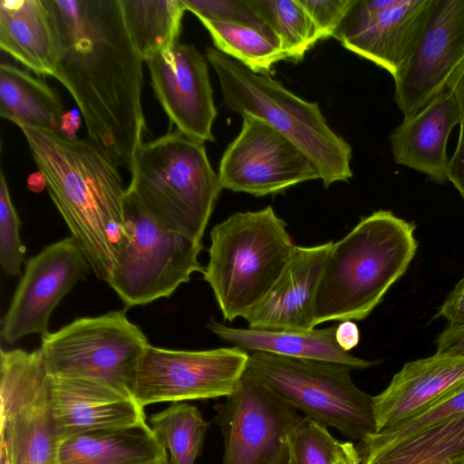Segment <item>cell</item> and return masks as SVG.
Returning a JSON list of instances; mask_svg holds the SVG:
<instances>
[{
  "mask_svg": "<svg viewBox=\"0 0 464 464\" xmlns=\"http://www.w3.org/2000/svg\"><path fill=\"white\" fill-rule=\"evenodd\" d=\"M208 329L221 340L246 352L330 362L349 366L353 370L372 367L381 361H369L343 350L335 340L336 325L310 330L270 331L235 328L212 321Z\"/></svg>",
  "mask_w": 464,
  "mask_h": 464,
  "instance_id": "obj_22",
  "label": "cell"
},
{
  "mask_svg": "<svg viewBox=\"0 0 464 464\" xmlns=\"http://www.w3.org/2000/svg\"><path fill=\"white\" fill-rule=\"evenodd\" d=\"M360 464H463L464 413L396 443L361 446Z\"/></svg>",
  "mask_w": 464,
  "mask_h": 464,
  "instance_id": "obj_26",
  "label": "cell"
},
{
  "mask_svg": "<svg viewBox=\"0 0 464 464\" xmlns=\"http://www.w3.org/2000/svg\"><path fill=\"white\" fill-rule=\"evenodd\" d=\"M333 241L295 246L282 275L263 303L246 319L249 328L310 330L324 266Z\"/></svg>",
  "mask_w": 464,
  "mask_h": 464,
  "instance_id": "obj_19",
  "label": "cell"
},
{
  "mask_svg": "<svg viewBox=\"0 0 464 464\" xmlns=\"http://www.w3.org/2000/svg\"><path fill=\"white\" fill-rule=\"evenodd\" d=\"M288 464V463H287Z\"/></svg>",
  "mask_w": 464,
  "mask_h": 464,
  "instance_id": "obj_45",
  "label": "cell"
},
{
  "mask_svg": "<svg viewBox=\"0 0 464 464\" xmlns=\"http://www.w3.org/2000/svg\"><path fill=\"white\" fill-rule=\"evenodd\" d=\"M162 464H171L169 459H166Z\"/></svg>",
  "mask_w": 464,
  "mask_h": 464,
  "instance_id": "obj_43",
  "label": "cell"
},
{
  "mask_svg": "<svg viewBox=\"0 0 464 464\" xmlns=\"http://www.w3.org/2000/svg\"><path fill=\"white\" fill-rule=\"evenodd\" d=\"M129 36L144 62L179 42L186 10L181 0H120Z\"/></svg>",
  "mask_w": 464,
  "mask_h": 464,
  "instance_id": "obj_27",
  "label": "cell"
},
{
  "mask_svg": "<svg viewBox=\"0 0 464 464\" xmlns=\"http://www.w3.org/2000/svg\"><path fill=\"white\" fill-rule=\"evenodd\" d=\"M0 460L5 464H58L61 438L48 384L38 395L0 414Z\"/></svg>",
  "mask_w": 464,
  "mask_h": 464,
  "instance_id": "obj_23",
  "label": "cell"
},
{
  "mask_svg": "<svg viewBox=\"0 0 464 464\" xmlns=\"http://www.w3.org/2000/svg\"><path fill=\"white\" fill-rule=\"evenodd\" d=\"M215 48L257 73H270L273 65L287 60L282 48L255 29L198 17Z\"/></svg>",
  "mask_w": 464,
  "mask_h": 464,
  "instance_id": "obj_30",
  "label": "cell"
},
{
  "mask_svg": "<svg viewBox=\"0 0 464 464\" xmlns=\"http://www.w3.org/2000/svg\"><path fill=\"white\" fill-rule=\"evenodd\" d=\"M21 221L13 204L7 182L0 173V264L10 276L21 274L25 247L20 237Z\"/></svg>",
  "mask_w": 464,
  "mask_h": 464,
  "instance_id": "obj_33",
  "label": "cell"
},
{
  "mask_svg": "<svg viewBox=\"0 0 464 464\" xmlns=\"http://www.w3.org/2000/svg\"><path fill=\"white\" fill-rule=\"evenodd\" d=\"M447 179L464 199V121L459 124V135L457 147L447 168Z\"/></svg>",
  "mask_w": 464,
  "mask_h": 464,
  "instance_id": "obj_38",
  "label": "cell"
},
{
  "mask_svg": "<svg viewBox=\"0 0 464 464\" xmlns=\"http://www.w3.org/2000/svg\"><path fill=\"white\" fill-rule=\"evenodd\" d=\"M60 36L54 73L74 99L88 136L130 169L146 130L143 60L120 0H48Z\"/></svg>",
  "mask_w": 464,
  "mask_h": 464,
  "instance_id": "obj_1",
  "label": "cell"
},
{
  "mask_svg": "<svg viewBox=\"0 0 464 464\" xmlns=\"http://www.w3.org/2000/svg\"><path fill=\"white\" fill-rule=\"evenodd\" d=\"M0 48L34 73L53 77L61 44L49 1L1 0Z\"/></svg>",
  "mask_w": 464,
  "mask_h": 464,
  "instance_id": "obj_21",
  "label": "cell"
},
{
  "mask_svg": "<svg viewBox=\"0 0 464 464\" xmlns=\"http://www.w3.org/2000/svg\"><path fill=\"white\" fill-rule=\"evenodd\" d=\"M464 413V382L420 414L391 429L373 432L361 442L366 447L396 443L415 433Z\"/></svg>",
  "mask_w": 464,
  "mask_h": 464,
  "instance_id": "obj_31",
  "label": "cell"
},
{
  "mask_svg": "<svg viewBox=\"0 0 464 464\" xmlns=\"http://www.w3.org/2000/svg\"><path fill=\"white\" fill-rule=\"evenodd\" d=\"M452 90L455 92L459 105L462 121H464V70L462 71L459 78L452 87Z\"/></svg>",
  "mask_w": 464,
  "mask_h": 464,
  "instance_id": "obj_41",
  "label": "cell"
},
{
  "mask_svg": "<svg viewBox=\"0 0 464 464\" xmlns=\"http://www.w3.org/2000/svg\"><path fill=\"white\" fill-rule=\"evenodd\" d=\"M335 340L338 345L345 352L356 347L360 342V330L358 325L351 320L340 322L336 325Z\"/></svg>",
  "mask_w": 464,
  "mask_h": 464,
  "instance_id": "obj_39",
  "label": "cell"
},
{
  "mask_svg": "<svg viewBox=\"0 0 464 464\" xmlns=\"http://www.w3.org/2000/svg\"><path fill=\"white\" fill-rule=\"evenodd\" d=\"M442 317L448 325H464V273L455 287L449 293L434 318Z\"/></svg>",
  "mask_w": 464,
  "mask_h": 464,
  "instance_id": "obj_36",
  "label": "cell"
},
{
  "mask_svg": "<svg viewBox=\"0 0 464 464\" xmlns=\"http://www.w3.org/2000/svg\"><path fill=\"white\" fill-rule=\"evenodd\" d=\"M224 103L232 111L262 119L295 142L314 163L325 188L353 177L352 146L328 125L317 102H307L216 48L206 49Z\"/></svg>",
  "mask_w": 464,
  "mask_h": 464,
  "instance_id": "obj_6",
  "label": "cell"
},
{
  "mask_svg": "<svg viewBox=\"0 0 464 464\" xmlns=\"http://www.w3.org/2000/svg\"><path fill=\"white\" fill-rule=\"evenodd\" d=\"M462 117L450 89L414 115L404 118L390 134L393 160L428 176L438 184L448 181L447 142Z\"/></svg>",
  "mask_w": 464,
  "mask_h": 464,
  "instance_id": "obj_20",
  "label": "cell"
},
{
  "mask_svg": "<svg viewBox=\"0 0 464 464\" xmlns=\"http://www.w3.org/2000/svg\"><path fill=\"white\" fill-rule=\"evenodd\" d=\"M432 0H352L333 37L394 78L411 57Z\"/></svg>",
  "mask_w": 464,
  "mask_h": 464,
  "instance_id": "obj_15",
  "label": "cell"
},
{
  "mask_svg": "<svg viewBox=\"0 0 464 464\" xmlns=\"http://www.w3.org/2000/svg\"><path fill=\"white\" fill-rule=\"evenodd\" d=\"M352 0H300L319 39L333 37Z\"/></svg>",
  "mask_w": 464,
  "mask_h": 464,
  "instance_id": "obj_35",
  "label": "cell"
},
{
  "mask_svg": "<svg viewBox=\"0 0 464 464\" xmlns=\"http://www.w3.org/2000/svg\"><path fill=\"white\" fill-rule=\"evenodd\" d=\"M334 464H360L358 450L353 442H341Z\"/></svg>",
  "mask_w": 464,
  "mask_h": 464,
  "instance_id": "obj_40",
  "label": "cell"
},
{
  "mask_svg": "<svg viewBox=\"0 0 464 464\" xmlns=\"http://www.w3.org/2000/svg\"><path fill=\"white\" fill-rule=\"evenodd\" d=\"M301 418L246 371L218 412L222 464H287L289 435Z\"/></svg>",
  "mask_w": 464,
  "mask_h": 464,
  "instance_id": "obj_12",
  "label": "cell"
},
{
  "mask_svg": "<svg viewBox=\"0 0 464 464\" xmlns=\"http://www.w3.org/2000/svg\"><path fill=\"white\" fill-rule=\"evenodd\" d=\"M436 353L464 356V325H448L435 340Z\"/></svg>",
  "mask_w": 464,
  "mask_h": 464,
  "instance_id": "obj_37",
  "label": "cell"
},
{
  "mask_svg": "<svg viewBox=\"0 0 464 464\" xmlns=\"http://www.w3.org/2000/svg\"><path fill=\"white\" fill-rule=\"evenodd\" d=\"M202 273L225 321L246 319L282 275L294 248L285 221L271 206L236 212L210 231Z\"/></svg>",
  "mask_w": 464,
  "mask_h": 464,
  "instance_id": "obj_5",
  "label": "cell"
},
{
  "mask_svg": "<svg viewBox=\"0 0 464 464\" xmlns=\"http://www.w3.org/2000/svg\"><path fill=\"white\" fill-rule=\"evenodd\" d=\"M90 269L83 251L72 236L46 246L26 260L2 319V342L12 344L28 334L48 333L53 311Z\"/></svg>",
  "mask_w": 464,
  "mask_h": 464,
  "instance_id": "obj_14",
  "label": "cell"
},
{
  "mask_svg": "<svg viewBox=\"0 0 464 464\" xmlns=\"http://www.w3.org/2000/svg\"><path fill=\"white\" fill-rule=\"evenodd\" d=\"M149 344L126 311L117 310L43 334L40 350L50 376L92 380L132 397L133 372Z\"/></svg>",
  "mask_w": 464,
  "mask_h": 464,
  "instance_id": "obj_9",
  "label": "cell"
},
{
  "mask_svg": "<svg viewBox=\"0 0 464 464\" xmlns=\"http://www.w3.org/2000/svg\"><path fill=\"white\" fill-rule=\"evenodd\" d=\"M126 192L164 228L202 242L223 189L203 142L179 130L143 142Z\"/></svg>",
  "mask_w": 464,
  "mask_h": 464,
  "instance_id": "obj_4",
  "label": "cell"
},
{
  "mask_svg": "<svg viewBox=\"0 0 464 464\" xmlns=\"http://www.w3.org/2000/svg\"><path fill=\"white\" fill-rule=\"evenodd\" d=\"M463 464H464V462H463Z\"/></svg>",
  "mask_w": 464,
  "mask_h": 464,
  "instance_id": "obj_44",
  "label": "cell"
},
{
  "mask_svg": "<svg viewBox=\"0 0 464 464\" xmlns=\"http://www.w3.org/2000/svg\"><path fill=\"white\" fill-rule=\"evenodd\" d=\"M464 382V356L435 353L406 362L389 385L373 396L375 432L425 411Z\"/></svg>",
  "mask_w": 464,
  "mask_h": 464,
  "instance_id": "obj_18",
  "label": "cell"
},
{
  "mask_svg": "<svg viewBox=\"0 0 464 464\" xmlns=\"http://www.w3.org/2000/svg\"><path fill=\"white\" fill-rule=\"evenodd\" d=\"M48 396L61 440L146 422L132 397L88 379L50 376Z\"/></svg>",
  "mask_w": 464,
  "mask_h": 464,
  "instance_id": "obj_17",
  "label": "cell"
},
{
  "mask_svg": "<svg viewBox=\"0 0 464 464\" xmlns=\"http://www.w3.org/2000/svg\"><path fill=\"white\" fill-rule=\"evenodd\" d=\"M66 112L55 90L29 72L0 64V116L19 128L62 132Z\"/></svg>",
  "mask_w": 464,
  "mask_h": 464,
  "instance_id": "obj_25",
  "label": "cell"
},
{
  "mask_svg": "<svg viewBox=\"0 0 464 464\" xmlns=\"http://www.w3.org/2000/svg\"><path fill=\"white\" fill-rule=\"evenodd\" d=\"M341 442L327 427L302 416L288 439V464H334Z\"/></svg>",
  "mask_w": 464,
  "mask_h": 464,
  "instance_id": "obj_32",
  "label": "cell"
},
{
  "mask_svg": "<svg viewBox=\"0 0 464 464\" xmlns=\"http://www.w3.org/2000/svg\"><path fill=\"white\" fill-rule=\"evenodd\" d=\"M242 119L240 132L219 163L222 188L264 197L320 179L314 163L290 139L260 118L244 114Z\"/></svg>",
  "mask_w": 464,
  "mask_h": 464,
  "instance_id": "obj_11",
  "label": "cell"
},
{
  "mask_svg": "<svg viewBox=\"0 0 464 464\" xmlns=\"http://www.w3.org/2000/svg\"><path fill=\"white\" fill-rule=\"evenodd\" d=\"M44 187H45L44 179L40 171L36 173V180H33L32 179H28V188L34 191H40Z\"/></svg>",
  "mask_w": 464,
  "mask_h": 464,
  "instance_id": "obj_42",
  "label": "cell"
},
{
  "mask_svg": "<svg viewBox=\"0 0 464 464\" xmlns=\"http://www.w3.org/2000/svg\"><path fill=\"white\" fill-rule=\"evenodd\" d=\"M463 70L464 0H432L413 52L393 78V99L404 118L452 89Z\"/></svg>",
  "mask_w": 464,
  "mask_h": 464,
  "instance_id": "obj_13",
  "label": "cell"
},
{
  "mask_svg": "<svg viewBox=\"0 0 464 464\" xmlns=\"http://www.w3.org/2000/svg\"><path fill=\"white\" fill-rule=\"evenodd\" d=\"M50 198L98 279L108 281L125 236L118 164L89 137L21 127Z\"/></svg>",
  "mask_w": 464,
  "mask_h": 464,
  "instance_id": "obj_2",
  "label": "cell"
},
{
  "mask_svg": "<svg viewBox=\"0 0 464 464\" xmlns=\"http://www.w3.org/2000/svg\"><path fill=\"white\" fill-rule=\"evenodd\" d=\"M415 228L414 223L380 209L333 242L316 292L314 328L370 315L415 256Z\"/></svg>",
  "mask_w": 464,
  "mask_h": 464,
  "instance_id": "obj_3",
  "label": "cell"
},
{
  "mask_svg": "<svg viewBox=\"0 0 464 464\" xmlns=\"http://www.w3.org/2000/svg\"><path fill=\"white\" fill-rule=\"evenodd\" d=\"M150 426L169 450L171 464H195L208 429L197 407L174 402L150 416Z\"/></svg>",
  "mask_w": 464,
  "mask_h": 464,
  "instance_id": "obj_28",
  "label": "cell"
},
{
  "mask_svg": "<svg viewBox=\"0 0 464 464\" xmlns=\"http://www.w3.org/2000/svg\"><path fill=\"white\" fill-rule=\"evenodd\" d=\"M349 366L330 362L249 353L246 371L304 417L362 441L375 432L373 396L352 379Z\"/></svg>",
  "mask_w": 464,
  "mask_h": 464,
  "instance_id": "obj_7",
  "label": "cell"
},
{
  "mask_svg": "<svg viewBox=\"0 0 464 464\" xmlns=\"http://www.w3.org/2000/svg\"><path fill=\"white\" fill-rule=\"evenodd\" d=\"M246 3L276 36L287 60H302L320 41L300 0H246Z\"/></svg>",
  "mask_w": 464,
  "mask_h": 464,
  "instance_id": "obj_29",
  "label": "cell"
},
{
  "mask_svg": "<svg viewBox=\"0 0 464 464\" xmlns=\"http://www.w3.org/2000/svg\"><path fill=\"white\" fill-rule=\"evenodd\" d=\"M168 459L145 422L66 439L60 445L58 464H162Z\"/></svg>",
  "mask_w": 464,
  "mask_h": 464,
  "instance_id": "obj_24",
  "label": "cell"
},
{
  "mask_svg": "<svg viewBox=\"0 0 464 464\" xmlns=\"http://www.w3.org/2000/svg\"><path fill=\"white\" fill-rule=\"evenodd\" d=\"M186 10L197 17L255 29L273 43H280L273 32L249 7L246 0H181ZM283 50V49H282Z\"/></svg>",
  "mask_w": 464,
  "mask_h": 464,
  "instance_id": "obj_34",
  "label": "cell"
},
{
  "mask_svg": "<svg viewBox=\"0 0 464 464\" xmlns=\"http://www.w3.org/2000/svg\"><path fill=\"white\" fill-rule=\"evenodd\" d=\"M124 218L125 236L107 283L126 307L169 297L192 274L203 273L202 242L164 228L127 192Z\"/></svg>",
  "mask_w": 464,
  "mask_h": 464,
  "instance_id": "obj_8",
  "label": "cell"
},
{
  "mask_svg": "<svg viewBox=\"0 0 464 464\" xmlns=\"http://www.w3.org/2000/svg\"><path fill=\"white\" fill-rule=\"evenodd\" d=\"M155 96L177 130L197 141H215L217 117L208 60L178 43L146 62Z\"/></svg>",
  "mask_w": 464,
  "mask_h": 464,
  "instance_id": "obj_16",
  "label": "cell"
},
{
  "mask_svg": "<svg viewBox=\"0 0 464 464\" xmlns=\"http://www.w3.org/2000/svg\"><path fill=\"white\" fill-rule=\"evenodd\" d=\"M249 353L237 347L203 351L149 344L133 372L130 393L142 407L231 395L246 371Z\"/></svg>",
  "mask_w": 464,
  "mask_h": 464,
  "instance_id": "obj_10",
  "label": "cell"
}]
</instances>
